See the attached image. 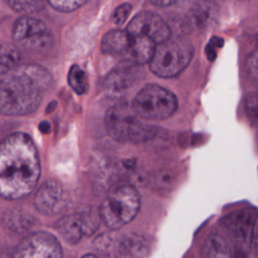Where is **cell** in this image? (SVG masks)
<instances>
[{
  "label": "cell",
  "instance_id": "6da1fadb",
  "mask_svg": "<svg viewBox=\"0 0 258 258\" xmlns=\"http://www.w3.org/2000/svg\"><path fill=\"white\" fill-rule=\"evenodd\" d=\"M40 172L39 155L29 135L17 132L0 140V198L18 200L28 196Z\"/></svg>",
  "mask_w": 258,
  "mask_h": 258
},
{
  "label": "cell",
  "instance_id": "7a4b0ae2",
  "mask_svg": "<svg viewBox=\"0 0 258 258\" xmlns=\"http://www.w3.org/2000/svg\"><path fill=\"white\" fill-rule=\"evenodd\" d=\"M49 72L36 63L17 64L0 77V114L24 116L36 111L49 87Z\"/></svg>",
  "mask_w": 258,
  "mask_h": 258
},
{
  "label": "cell",
  "instance_id": "3957f363",
  "mask_svg": "<svg viewBox=\"0 0 258 258\" xmlns=\"http://www.w3.org/2000/svg\"><path fill=\"white\" fill-rule=\"evenodd\" d=\"M105 126L109 135L120 142H145L157 134L155 127L141 121L133 109L126 104H116L108 109Z\"/></svg>",
  "mask_w": 258,
  "mask_h": 258
},
{
  "label": "cell",
  "instance_id": "277c9868",
  "mask_svg": "<svg viewBox=\"0 0 258 258\" xmlns=\"http://www.w3.org/2000/svg\"><path fill=\"white\" fill-rule=\"evenodd\" d=\"M140 204L139 192L133 185H120L103 201L99 210L101 221L110 230H118L134 220Z\"/></svg>",
  "mask_w": 258,
  "mask_h": 258
},
{
  "label": "cell",
  "instance_id": "5b68a950",
  "mask_svg": "<svg viewBox=\"0 0 258 258\" xmlns=\"http://www.w3.org/2000/svg\"><path fill=\"white\" fill-rule=\"evenodd\" d=\"M192 55L194 47L190 42L181 38H168L156 44L149 68L158 77L172 78L187 67Z\"/></svg>",
  "mask_w": 258,
  "mask_h": 258
},
{
  "label": "cell",
  "instance_id": "8992f818",
  "mask_svg": "<svg viewBox=\"0 0 258 258\" xmlns=\"http://www.w3.org/2000/svg\"><path fill=\"white\" fill-rule=\"evenodd\" d=\"M177 108V99L169 90L158 85H147L135 96L132 109L142 119L163 120Z\"/></svg>",
  "mask_w": 258,
  "mask_h": 258
},
{
  "label": "cell",
  "instance_id": "52a82bcc",
  "mask_svg": "<svg viewBox=\"0 0 258 258\" xmlns=\"http://www.w3.org/2000/svg\"><path fill=\"white\" fill-rule=\"evenodd\" d=\"M15 45L28 52H40L48 49L52 44V35L41 20L30 15H23L16 19L12 29Z\"/></svg>",
  "mask_w": 258,
  "mask_h": 258
},
{
  "label": "cell",
  "instance_id": "ba28073f",
  "mask_svg": "<svg viewBox=\"0 0 258 258\" xmlns=\"http://www.w3.org/2000/svg\"><path fill=\"white\" fill-rule=\"evenodd\" d=\"M256 220L257 212L254 209L238 210L222 219V228L240 252L250 249L254 241Z\"/></svg>",
  "mask_w": 258,
  "mask_h": 258
},
{
  "label": "cell",
  "instance_id": "9c48e42d",
  "mask_svg": "<svg viewBox=\"0 0 258 258\" xmlns=\"http://www.w3.org/2000/svg\"><path fill=\"white\" fill-rule=\"evenodd\" d=\"M62 250L57 239L47 232H34L17 245L11 258H61Z\"/></svg>",
  "mask_w": 258,
  "mask_h": 258
},
{
  "label": "cell",
  "instance_id": "30bf717a",
  "mask_svg": "<svg viewBox=\"0 0 258 258\" xmlns=\"http://www.w3.org/2000/svg\"><path fill=\"white\" fill-rule=\"evenodd\" d=\"M126 31L133 36H143L159 44L167 40L171 30L165 20L150 11H142L136 14L128 23Z\"/></svg>",
  "mask_w": 258,
  "mask_h": 258
},
{
  "label": "cell",
  "instance_id": "8fae6325",
  "mask_svg": "<svg viewBox=\"0 0 258 258\" xmlns=\"http://www.w3.org/2000/svg\"><path fill=\"white\" fill-rule=\"evenodd\" d=\"M69 194L59 182L53 179L41 183L34 198V206L37 211L47 216L63 213L69 208Z\"/></svg>",
  "mask_w": 258,
  "mask_h": 258
},
{
  "label": "cell",
  "instance_id": "7c38bea8",
  "mask_svg": "<svg viewBox=\"0 0 258 258\" xmlns=\"http://www.w3.org/2000/svg\"><path fill=\"white\" fill-rule=\"evenodd\" d=\"M131 43L132 35L126 30L113 29L103 36L101 49L106 54L122 57L126 61L131 49Z\"/></svg>",
  "mask_w": 258,
  "mask_h": 258
},
{
  "label": "cell",
  "instance_id": "4fadbf2b",
  "mask_svg": "<svg viewBox=\"0 0 258 258\" xmlns=\"http://www.w3.org/2000/svg\"><path fill=\"white\" fill-rule=\"evenodd\" d=\"M150 237L142 233L123 234L122 258H145L151 249Z\"/></svg>",
  "mask_w": 258,
  "mask_h": 258
},
{
  "label": "cell",
  "instance_id": "5bb4252c",
  "mask_svg": "<svg viewBox=\"0 0 258 258\" xmlns=\"http://www.w3.org/2000/svg\"><path fill=\"white\" fill-rule=\"evenodd\" d=\"M134 64L126 62L111 71L105 79V85L112 91H122L132 86L139 78Z\"/></svg>",
  "mask_w": 258,
  "mask_h": 258
},
{
  "label": "cell",
  "instance_id": "9a60e30c",
  "mask_svg": "<svg viewBox=\"0 0 258 258\" xmlns=\"http://www.w3.org/2000/svg\"><path fill=\"white\" fill-rule=\"evenodd\" d=\"M219 13V6L216 0H196L189 11L191 22L201 29L212 24Z\"/></svg>",
  "mask_w": 258,
  "mask_h": 258
},
{
  "label": "cell",
  "instance_id": "2e32d148",
  "mask_svg": "<svg viewBox=\"0 0 258 258\" xmlns=\"http://www.w3.org/2000/svg\"><path fill=\"white\" fill-rule=\"evenodd\" d=\"M56 230L60 236L70 243H77L86 236V230L82 213L72 214L60 219L56 224Z\"/></svg>",
  "mask_w": 258,
  "mask_h": 258
},
{
  "label": "cell",
  "instance_id": "e0dca14e",
  "mask_svg": "<svg viewBox=\"0 0 258 258\" xmlns=\"http://www.w3.org/2000/svg\"><path fill=\"white\" fill-rule=\"evenodd\" d=\"M155 46L156 44L147 37L132 35L131 49L126 62L134 66L149 62L153 56Z\"/></svg>",
  "mask_w": 258,
  "mask_h": 258
},
{
  "label": "cell",
  "instance_id": "ac0fdd59",
  "mask_svg": "<svg viewBox=\"0 0 258 258\" xmlns=\"http://www.w3.org/2000/svg\"><path fill=\"white\" fill-rule=\"evenodd\" d=\"M122 236L123 234L115 233L114 230L99 235L94 246L97 252L108 258H122Z\"/></svg>",
  "mask_w": 258,
  "mask_h": 258
},
{
  "label": "cell",
  "instance_id": "d6986e66",
  "mask_svg": "<svg viewBox=\"0 0 258 258\" xmlns=\"http://www.w3.org/2000/svg\"><path fill=\"white\" fill-rule=\"evenodd\" d=\"M203 258H233L228 239L221 233H211L204 244Z\"/></svg>",
  "mask_w": 258,
  "mask_h": 258
},
{
  "label": "cell",
  "instance_id": "ffe728a7",
  "mask_svg": "<svg viewBox=\"0 0 258 258\" xmlns=\"http://www.w3.org/2000/svg\"><path fill=\"white\" fill-rule=\"evenodd\" d=\"M19 53L15 47L6 43H0V76L9 73L17 66Z\"/></svg>",
  "mask_w": 258,
  "mask_h": 258
},
{
  "label": "cell",
  "instance_id": "44dd1931",
  "mask_svg": "<svg viewBox=\"0 0 258 258\" xmlns=\"http://www.w3.org/2000/svg\"><path fill=\"white\" fill-rule=\"evenodd\" d=\"M68 83L70 87L79 95L85 94L88 91L89 83L86 73L79 66L74 64L71 67L68 75Z\"/></svg>",
  "mask_w": 258,
  "mask_h": 258
},
{
  "label": "cell",
  "instance_id": "7402d4cb",
  "mask_svg": "<svg viewBox=\"0 0 258 258\" xmlns=\"http://www.w3.org/2000/svg\"><path fill=\"white\" fill-rule=\"evenodd\" d=\"M45 0H5L9 7L17 12L26 14L36 13L44 6Z\"/></svg>",
  "mask_w": 258,
  "mask_h": 258
},
{
  "label": "cell",
  "instance_id": "603a6c76",
  "mask_svg": "<svg viewBox=\"0 0 258 258\" xmlns=\"http://www.w3.org/2000/svg\"><path fill=\"white\" fill-rule=\"evenodd\" d=\"M52 8L61 12L74 11L88 2V0H45Z\"/></svg>",
  "mask_w": 258,
  "mask_h": 258
},
{
  "label": "cell",
  "instance_id": "cb8c5ba5",
  "mask_svg": "<svg viewBox=\"0 0 258 258\" xmlns=\"http://www.w3.org/2000/svg\"><path fill=\"white\" fill-rule=\"evenodd\" d=\"M246 113L249 118L253 121L258 120V95L250 94L247 96L245 101Z\"/></svg>",
  "mask_w": 258,
  "mask_h": 258
},
{
  "label": "cell",
  "instance_id": "d4e9b609",
  "mask_svg": "<svg viewBox=\"0 0 258 258\" xmlns=\"http://www.w3.org/2000/svg\"><path fill=\"white\" fill-rule=\"evenodd\" d=\"M131 5L129 3H123L120 6H118L113 14V20L117 25H121L125 22L127 17L129 16L131 12Z\"/></svg>",
  "mask_w": 258,
  "mask_h": 258
},
{
  "label": "cell",
  "instance_id": "484cf974",
  "mask_svg": "<svg viewBox=\"0 0 258 258\" xmlns=\"http://www.w3.org/2000/svg\"><path fill=\"white\" fill-rule=\"evenodd\" d=\"M246 66L252 78L258 82V50H255L248 55Z\"/></svg>",
  "mask_w": 258,
  "mask_h": 258
},
{
  "label": "cell",
  "instance_id": "4316f807",
  "mask_svg": "<svg viewBox=\"0 0 258 258\" xmlns=\"http://www.w3.org/2000/svg\"><path fill=\"white\" fill-rule=\"evenodd\" d=\"M223 45V39L219 37H214L208 44L206 49L207 55L210 59H214L216 57V47H221Z\"/></svg>",
  "mask_w": 258,
  "mask_h": 258
},
{
  "label": "cell",
  "instance_id": "83f0119b",
  "mask_svg": "<svg viewBox=\"0 0 258 258\" xmlns=\"http://www.w3.org/2000/svg\"><path fill=\"white\" fill-rule=\"evenodd\" d=\"M153 5L158 7H167L176 4L182 0H149Z\"/></svg>",
  "mask_w": 258,
  "mask_h": 258
},
{
  "label": "cell",
  "instance_id": "f1b7e54d",
  "mask_svg": "<svg viewBox=\"0 0 258 258\" xmlns=\"http://www.w3.org/2000/svg\"><path fill=\"white\" fill-rule=\"evenodd\" d=\"M49 127H50V125H49V123H48L47 121H43V122H41V123L39 124V129H40L43 133H47V132L49 131Z\"/></svg>",
  "mask_w": 258,
  "mask_h": 258
},
{
  "label": "cell",
  "instance_id": "f546056e",
  "mask_svg": "<svg viewBox=\"0 0 258 258\" xmlns=\"http://www.w3.org/2000/svg\"><path fill=\"white\" fill-rule=\"evenodd\" d=\"M82 258H99V257L93 254H87V255H84Z\"/></svg>",
  "mask_w": 258,
  "mask_h": 258
},
{
  "label": "cell",
  "instance_id": "4dcf8cb0",
  "mask_svg": "<svg viewBox=\"0 0 258 258\" xmlns=\"http://www.w3.org/2000/svg\"><path fill=\"white\" fill-rule=\"evenodd\" d=\"M254 241H255V244H256V246H257V248H258V229H257L256 234H255V236H254Z\"/></svg>",
  "mask_w": 258,
  "mask_h": 258
}]
</instances>
